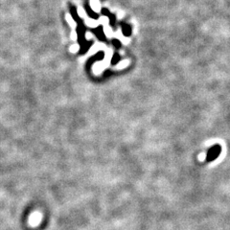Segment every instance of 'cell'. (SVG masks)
Returning <instances> with one entry per match:
<instances>
[{"instance_id": "6da1fadb", "label": "cell", "mask_w": 230, "mask_h": 230, "mask_svg": "<svg viewBox=\"0 0 230 230\" xmlns=\"http://www.w3.org/2000/svg\"><path fill=\"white\" fill-rule=\"evenodd\" d=\"M221 153V147L220 145H216V146H213L209 151H208V153H207V156H206V160L207 161H213L214 159H216L219 156H220Z\"/></svg>"}, {"instance_id": "7a4b0ae2", "label": "cell", "mask_w": 230, "mask_h": 230, "mask_svg": "<svg viewBox=\"0 0 230 230\" xmlns=\"http://www.w3.org/2000/svg\"><path fill=\"white\" fill-rule=\"evenodd\" d=\"M91 6H92V9L95 11V12H99L101 10V6H100V3L98 0H91Z\"/></svg>"}, {"instance_id": "3957f363", "label": "cell", "mask_w": 230, "mask_h": 230, "mask_svg": "<svg viewBox=\"0 0 230 230\" xmlns=\"http://www.w3.org/2000/svg\"><path fill=\"white\" fill-rule=\"evenodd\" d=\"M86 25L87 26H89V27H97L98 26V21H95V20H93V19H86Z\"/></svg>"}, {"instance_id": "277c9868", "label": "cell", "mask_w": 230, "mask_h": 230, "mask_svg": "<svg viewBox=\"0 0 230 230\" xmlns=\"http://www.w3.org/2000/svg\"><path fill=\"white\" fill-rule=\"evenodd\" d=\"M129 64V61H121L120 62L117 66H116V68L117 69H123L124 67H126L127 65Z\"/></svg>"}, {"instance_id": "5b68a950", "label": "cell", "mask_w": 230, "mask_h": 230, "mask_svg": "<svg viewBox=\"0 0 230 230\" xmlns=\"http://www.w3.org/2000/svg\"><path fill=\"white\" fill-rule=\"evenodd\" d=\"M105 33H106V35L107 37H111V36H112L111 29L109 28V27H107V26H106V27H105Z\"/></svg>"}, {"instance_id": "8992f818", "label": "cell", "mask_w": 230, "mask_h": 230, "mask_svg": "<svg viewBox=\"0 0 230 230\" xmlns=\"http://www.w3.org/2000/svg\"><path fill=\"white\" fill-rule=\"evenodd\" d=\"M66 19H67V21H68V22H69V24L72 26V27H75L76 26V24H75V22H74V21H73V19H72V17L69 16V15H67L66 16Z\"/></svg>"}, {"instance_id": "52a82bcc", "label": "cell", "mask_w": 230, "mask_h": 230, "mask_svg": "<svg viewBox=\"0 0 230 230\" xmlns=\"http://www.w3.org/2000/svg\"><path fill=\"white\" fill-rule=\"evenodd\" d=\"M78 50H79V45H78V44H77V45L75 44V45H73V46L70 48V51H71V52H73V53L77 52Z\"/></svg>"}, {"instance_id": "ba28073f", "label": "cell", "mask_w": 230, "mask_h": 230, "mask_svg": "<svg viewBox=\"0 0 230 230\" xmlns=\"http://www.w3.org/2000/svg\"><path fill=\"white\" fill-rule=\"evenodd\" d=\"M78 12H79V15H80V16H82V17H83V16H85V12H84V11L82 9V8H80L79 9V11H78Z\"/></svg>"}, {"instance_id": "9c48e42d", "label": "cell", "mask_w": 230, "mask_h": 230, "mask_svg": "<svg viewBox=\"0 0 230 230\" xmlns=\"http://www.w3.org/2000/svg\"><path fill=\"white\" fill-rule=\"evenodd\" d=\"M100 22H103V23H107L108 22V19L106 18V17H102L101 19H100Z\"/></svg>"}, {"instance_id": "30bf717a", "label": "cell", "mask_w": 230, "mask_h": 230, "mask_svg": "<svg viewBox=\"0 0 230 230\" xmlns=\"http://www.w3.org/2000/svg\"><path fill=\"white\" fill-rule=\"evenodd\" d=\"M71 38H72V39H77V34H76V32H72Z\"/></svg>"}, {"instance_id": "8fae6325", "label": "cell", "mask_w": 230, "mask_h": 230, "mask_svg": "<svg viewBox=\"0 0 230 230\" xmlns=\"http://www.w3.org/2000/svg\"><path fill=\"white\" fill-rule=\"evenodd\" d=\"M93 38V35H91V34H89V33H87V34H86V38Z\"/></svg>"}]
</instances>
